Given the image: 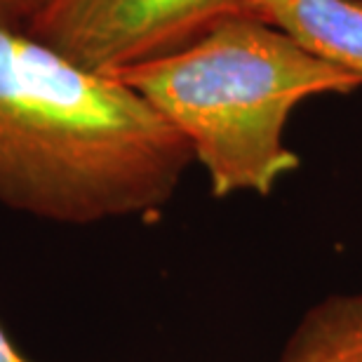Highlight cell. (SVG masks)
I'll return each mask as SVG.
<instances>
[{"label":"cell","instance_id":"obj_1","mask_svg":"<svg viewBox=\"0 0 362 362\" xmlns=\"http://www.w3.org/2000/svg\"><path fill=\"white\" fill-rule=\"evenodd\" d=\"M191 163L127 83L0 24V205L59 223L153 214Z\"/></svg>","mask_w":362,"mask_h":362},{"label":"cell","instance_id":"obj_2","mask_svg":"<svg viewBox=\"0 0 362 362\" xmlns=\"http://www.w3.org/2000/svg\"><path fill=\"white\" fill-rule=\"evenodd\" d=\"M115 78L184 136L214 198L271 195L301 165L285 144L294 108L360 88L346 71L247 14H233L191 45Z\"/></svg>","mask_w":362,"mask_h":362},{"label":"cell","instance_id":"obj_3","mask_svg":"<svg viewBox=\"0 0 362 362\" xmlns=\"http://www.w3.org/2000/svg\"><path fill=\"white\" fill-rule=\"evenodd\" d=\"M243 14L240 0H42L21 28L81 66L115 76Z\"/></svg>","mask_w":362,"mask_h":362},{"label":"cell","instance_id":"obj_4","mask_svg":"<svg viewBox=\"0 0 362 362\" xmlns=\"http://www.w3.org/2000/svg\"><path fill=\"white\" fill-rule=\"evenodd\" d=\"M240 7L362 85V0H240Z\"/></svg>","mask_w":362,"mask_h":362},{"label":"cell","instance_id":"obj_5","mask_svg":"<svg viewBox=\"0 0 362 362\" xmlns=\"http://www.w3.org/2000/svg\"><path fill=\"white\" fill-rule=\"evenodd\" d=\"M273 362H362V292L313 303Z\"/></svg>","mask_w":362,"mask_h":362},{"label":"cell","instance_id":"obj_6","mask_svg":"<svg viewBox=\"0 0 362 362\" xmlns=\"http://www.w3.org/2000/svg\"><path fill=\"white\" fill-rule=\"evenodd\" d=\"M42 0H0V24L12 28H24Z\"/></svg>","mask_w":362,"mask_h":362},{"label":"cell","instance_id":"obj_7","mask_svg":"<svg viewBox=\"0 0 362 362\" xmlns=\"http://www.w3.org/2000/svg\"><path fill=\"white\" fill-rule=\"evenodd\" d=\"M0 362H28V360H24L19 356V351L14 349L12 341L7 339L3 327H0Z\"/></svg>","mask_w":362,"mask_h":362}]
</instances>
